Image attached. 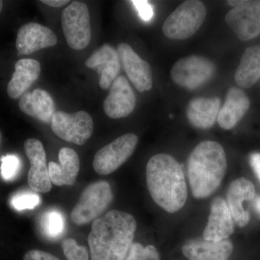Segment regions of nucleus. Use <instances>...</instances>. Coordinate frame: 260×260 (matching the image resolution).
<instances>
[{"mask_svg":"<svg viewBox=\"0 0 260 260\" xmlns=\"http://www.w3.org/2000/svg\"><path fill=\"white\" fill-rule=\"evenodd\" d=\"M136 229V220L126 212L110 210L96 219L88 238L91 259L125 260Z\"/></svg>","mask_w":260,"mask_h":260,"instance_id":"1","label":"nucleus"},{"mask_svg":"<svg viewBox=\"0 0 260 260\" xmlns=\"http://www.w3.org/2000/svg\"><path fill=\"white\" fill-rule=\"evenodd\" d=\"M147 186L154 202L169 213H177L187 200V186L180 164L169 154L159 153L149 160Z\"/></svg>","mask_w":260,"mask_h":260,"instance_id":"2","label":"nucleus"},{"mask_svg":"<svg viewBox=\"0 0 260 260\" xmlns=\"http://www.w3.org/2000/svg\"><path fill=\"white\" fill-rule=\"evenodd\" d=\"M227 169L226 155L218 143L205 140L195 147L188 159L187 174L194 198L203 199L217 190Z\"/></svg>","mask_w":260,"mask_h":260,"instance_id":"3","label":"nucleus"},{"mask_svg":"<svg viewBox=\"0 0 260 260\" xmlns=\"http://www.w3.org/2000/svg\"><path fill=\"white\" fill-rule=\"evenodd\" d=\"M206 17V8L197 0L184 2L169 15L162 25V32L174 40L192 37L202 26Z\"/></svg>","mask_w":260,"mask_h":260,"instance_id":"4","label":"nucleus"},{"mask_svg":"<svg viewBox=\"0 0 260 260\" xmlns=\"http://www.w3.org/2000/svg\"><path fill=\"white\" fill-rule=\"evenodd\" d=\"M112 200V188L107 181H99L89 184L72 210V221L78 225L95 221L109 208Z\"/></svg>","mask_w":260,"mask_h":260,"instance_id":"5","label":"nucleus"},{"mask_svg":"<svg viewBox=\"0 0 260 260\" xmlns=\"http://www.w3.org/2000/svg\"><path fill=\"white\" fill-rule=\"evenodd\" d=\"M61 27L68 46L75 50H83L91 39L90 13L82 2H73L61 13Z\"/></svg>","mask_w":260,"mask_h":260,"instance_id":"6","label":"nucleus"},{"mask_svg":"<svg viewBox=\"0 0 260 260\" xmlns=\"http://www.w3.org/2000/svg\"><path fill=\"white\" fill-rule=\"evenodd\" d=\"M215 64L203 56H186L177 61L171 70L172 79L177 85L189 90L200 88L213 78Z\"/></svg>","mask_w":260,"mask_h":260,"instance_id":"7","label":"nucleus"},{"mask_svg":"<svg viewBox=\"0 0 260 260\" xmlns=\"http://www.w3.org/2000/svg\"><path fill=\"white\" fill-rule=\"evenodd\" d=\"M51 124V129L56 136L78 145L85 144L93 135V119L83 111L73 114L56 112Z\"/></svg>","mask_w":260,"mask_h":260,"instance_id":"8","label":"nucleus"},{"mask_svg":"<svg viewBox=\"0 0 260 260\" xmlns=\"http://www.w3.org/2000/svg\"><path fill=\"white\" fill-rule=\"evenodd\" d=\"M138 143L137 135L131 133L116 138L95 154L94 170L101 175H109L115 172L133 155Z\"/></svg>","mask_w":260,"mask_h":260,"instance_id":"9","label":"nucleus"},{"mask_svg":"<svg viewBox=\"0 0 260 260\" xmlns=\"http://www.w3.org/2000/svg\"><path fill=\"white\" fill-rule=\"evenodd\" d=\"M225 22L240 40L249 41L260 35V1H246L228 13Z\"/></svg>","mask_w":260,"mask_h":260,"instance_id":"10","label":"nucleus"},{"mask_svg":"<svg viewBox=\"0 0 260 260\" xmlns=\"http://www.w3.org/2000/svg\"><path fill=\"white\" fill-rule=\"evenodd\" d=\"M24 150L30 164L28 174V183L37 192L47 193L51 189L47 155L42 142L34 138L25 140Z\"/></svg>","mask_w":260,"mask_h":260,"instance_id":"11","label":"nucleus"},{"mask_svg":"<svg viewBox=\"0 0 260 260\" xmlns=\"http://www.w3.org/2000/svg\"><path fill=\"white\" fill-rule=\"evenodd\" d=\"M116 51L121 66L135 88L141 93L150 90L153 87V75L148 61L142 59L129 44H119Z\"/></svg>","mask_w":260,"mask_h":260,"instance_id":"12","label":"nucleus"},{"mask_svg":"<svg viewBox=\"0 0 260 260\" xmlns=\"http://www.w3.org/2000/svg\"><path fill=\"white\" fill-rule=\"evenodd\" d=\"M136 104V98L131 85L124 76H119L111 85L110 92L104 102V110L112 119L129 116Z\"/></svg>","mask_w":260,"mask_h":260,"instance_id":"13","label":"nucleus"},{"mask_svg":"<svg viewBox=\"0 0 260 260\" xmlns=\"http://www.w3.org/2000/svg\"><path fill=\"white\" fill-rule=\"evenodd\" d=\"M85 66L95 70L100 76L99 85L107 90L118 78L121 70V61L116 49L104 44L94 51L87 60Z\"/></svg>","mask_w":260,"mask_h":260,"instance_id":"14","label":"nucleus"},{"mask_svg":"<svg viewBox=\"0 0 260 260\" xmlns=\"http://www.w3.org/2000/svg\"><path fill=\"white\" fill-rule=\"evenodd\" d=\"M56 44L57 37L50 29L41 24L28 23L19 28L15 45L20 54H30Z\"/></svg>","mask_w":260,"mask_h":260,"instance_id":"15","label":"nucleus"},{"mask_svg":"<svg viewBox=\"0 0 260 260\" xmlns=\"http://www.w3.org/2000/svg\"><path fill=\"white\" fill-rule=\"evenodd\" d=\"M234 222L226 202L217 197L210 206L208 223L203 232V239L218 241L228 239L234 232Z\"/></svg>","mask_w":260,"mask_h":260,"instance_id":"16","label":"nucleus"},{"mask_svg":"<svg viewBox=\"0 0 260 260\" xmlns=\"http://www.w3.org/2000/svg\"><path fill=\"white\" fill-rule=\"evenodd\" d=\"M254 184L245 178H239L231 183L227 191V205L234 222L239 227H245L250 220V214L244 210L243 203L255 198Z\"/></svg>","mask_w":260,"mask_h":260,"instance_id":"17","label":"nucleus"},{"mask_svg":"<svg viewBox=\"0 0 260 260\" xmlns=\"http://www.w3.org/2000/svg\"><path fill=\"white\" fill-rule=\"evenodd\" d=\"M234 245L230 239L210 241L194 239L182 247L184 255L189 260H227L232 255Z\"/></svg>","mask_w":260,"mask_h":260,"instance_id":"18","label":"nucleus"},{"mask_svg":"<svg viewBox=\"0 0 260 260\" xmlns=\"http://www.w3.org/2000/svg\"><path fill=\"white\" fill-rule=\"evenodd\" d=\"M250 107V101L242 89H229L223 106L220 107L218 123L222 129H232L242 120Z\"/></svg>","mask_w":260,"mask_h":260,"instance_id":"19","label":"nucleus"},{"mask_svg":"<svg viewBox=\"0 0 260 260\" xmlns=\"http://www.w3.org/2000/svg\"><path fill=\"white\" fill-rule=\"evenodd\" d=\"M59 164H49L51 183L56 186L73 185L80 171V159L73 149L62 148L59 153Z\"/></svg>","mask_w":260,"mask_h":260,"instance_id":"20","label":"nucleus"},{"mask_svg":"<svg viewBox=\"0 0 260 260\" xmlns=\"http://www.w3.org/2000/svg\"><path fill=\"white\" fill-rule=\"evenodd\" d=\"M40 74V63L35 59H23L17 61L14 73L7 89L9 97L17 99L23 96L37 81Z\"/></svg>","mask_w":260,"mask_h":260,"instance_id":"21","label":"nucleus"},{"mask_svg":"<svg viewBox=\"0 0 260 260\" xmlns=\"http://www.w3.org/2000/svg\"><path fill=\"white\" fill-rule=\"evenodd\" d=\"M220 104L221 100L218 97L195 98L186 109L188 120L194 127L209 129L218 119Z\"/></svg>","mask_w":260,"mask_h":260,"instance_id":"22","label":"nucleus"},{"mask_svg":"<svg viewBox=\"0 0 260 260\" xmlns=\"http://www.w3.org/2000/svg\"><path fill=\"white\" fill-rule=\"evenodd\" d=\"M19 108L27 115L44 123H51L55 113L54 103L50 94L42 89L26 92L19 101Z\"/></svg>","mask_w":260,"mask_h":260,"instance_id":"23","label":"nucleus"},{"mask_svg":"<svg viewBox=\"0 0 260 260\" xmlns=\"http://www.w3.org/2000/svg\"><path fill=\"white\" fill-rule=\"evenodd\" d=\"M260 79V45L247 48L235 73V81L240 88L247 89Z\"/></svg>","mask_w":260,"mask_h":260,"instance_id":"24","label":"nucleus"},{"mask_svg":"<svg viewBox=\"0 0 260 260\" xmlns=\"http://www.w3.org/2000/svg\"><path fill=\"white\" fill-rule=\"evenodd\" d=\"M43 232L51 239L61 237L64 230V218L57 210H50L44 214L42 220Z\"/></svg>","mask_w":260,"mask_h":260,"instance_id":"25","label":"nucleus"},{"mask_svg":"<svg viewBox=\"0 0 260 260\" xmlns=\"http://www.w3.org/2000/svg\"><path fill=\"white\" fill-rule=\"evenodd\" d=\"M40 203L41 198L39 195L30 191L17 193L10 200L12 207L18 211L34 209Z\"/></svg>","mask_w":260,"mask_h":260,"instance_id":"26","label":"nucleus"},{"mask_svg":"<svg viewBox=\"0 0 260 260\" xmlns=\"http://www.w3.org/2000/svg\"><path fill=\"white\" fill-rule=\"evenodd\" d=\"M125 260H160V254L154 246H143L140 243H133Z\"/></svg>","mask_w":260,"mask_h":260,"instance_id":"27","label":"nucleus"},{"mask_svg":"<svg viewBox=\"0 0 260 260\" xmlns=\"http://www.w3.org/2000/svg\"><path fill=\"white\" fill-rule=\"evenodd\" d=\"M61 247L68 260H89L86 247L78 245L75 239H64L61 243Z\"/></svg>","mask_w":260,"mask_h":260,"instance_id":"28","label":"nucleus"},{"mask_svg":"<svg viewBox=\"0 0 260 260\" xmlns=\"http://www.w3.org/2000/svg\"><path fill=\"white\" fill-rule=\"evenodd\" d=\"M1 173L3 179L6 181H11L19 172L20 167V159L15 155H8L2 157Z\"/></svg>","mask_w":260,"mask_h":260,"instance_id":"29","label":"nucleus"},{"mask_svg":"<svg viewBox=\"0 0 260 260\" xmlns=\"http://www.w3.org/2000/svg\"><path fill=\"white\" fill-rule=\"evenodd\" d=\"M134 5L136 10H138V14L142 20L144 21H149L153 18L154 12L151 4L148 1L145 0H133L131 1Z\"/></svg>","mask_w":260,"mask_h":260,"instance_id":"30","label":"nucleus"},{"mask_svg":"<svg viewBox=\"0 0 260 260\" xmlns=\"http://www.w3.org/2000/svg\"><path fill=\"white\" fill-rule=\"evenodd\" d=\"M23 260H59L55 256L38 249H34L25 253Z\"/></svg>","mask_w":260,"mask_h":260,"instance_id":"31","label":"nucleus"},{"mask_svg":"<svg viewBox=\"0 0 260 260\" xmlns=\"http://www.w3.org/2000/svg\"><path fill=\"white\" fill-rule=\"evenodd\" d=\"M249 162L254 174L260 181V153H253L249 156Z\"/></svg>","mask_w":260,"mask_h":260,"instance_id":"32","label":"nucleus"},{"mask_svg":"<svg viewBox=\"0 0 260 260\" xmlns=\"http://www.w3.org/2000/svg\"><path fill=\"white\" fill-rule=\"evenodd\" d=\"M42 3L52 8H61L68 5L70 2L68 0H42Z\"/></svg>","mask_w":260,"mask_h":260,"instance_id":"33","label":"nucleus"},{"mask_svg":"<svg viewBox=\"0 0 260 260\" xmlns=\"http://www.w3.org/2000/svg\"><path fill=\"white\" fill-rule=\"evenodd\" d=\"M246 0H232V1H227L228 4L233 8H238V7L242 6L244 3H246Z\"/></svg>","mask_w":260,"mask_h":260,"instance_id":"34","label":"nucleus"},{"mask_svg":"<svg viewBox=\"0 0 260 260\" xmlns=\"http://www.w3.org/2000/svg\"><path fill=\"white\" fill-rule=\"evenodd\" d=\"M254 207L256 211L260 215V196H256L254 198Z\"/></svg>","mask_w":260,"mask_h":260,"instance_id":"35","label":"nucleus"},{"mask_svg":"<svg viewBox=\"0 0 260 260\" xmlns=\"http://www.w3.org/2000/svg\"><path fill=\"white\" fill-rule=\"evenodd\" d=\"M3 1L0 0V13H1L2 10H3Z\"/></svg>","mask_w":260,"mask_h":260,"instance_id":"36","label":"nucleus"}]
</instances>
